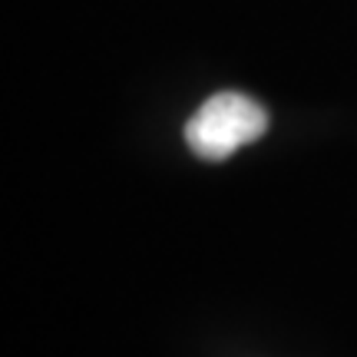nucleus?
<instances>
[{"label":"nucleus","instance_id":"f257e3e1","mask_svg":"<svg viewBox=\"0 0 357 357\" xmlns=\"http://www.w3.org/2000/svg\"><path fill=\"white\" fill-rule=\"evenodd\" d=\"M268 113L245 93H215L185 123V142L199 159L218 162L265 136Z\"/></svg>","mask_w":357,"mask_h":357}]
</instances>
